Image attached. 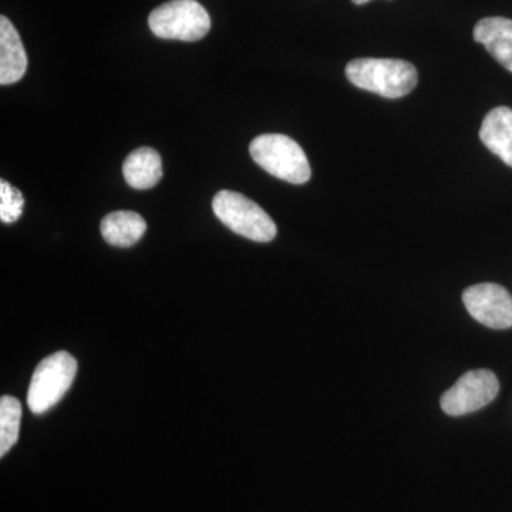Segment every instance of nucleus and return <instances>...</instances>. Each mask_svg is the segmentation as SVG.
Wrapping results in <instances>:
<instances>
[{
  "label": "nucleus",
  "mask_w": 512,
  "mask_h": 512,
  "mask_svg": "<svg viewBox=\"0 0 512 512\" xmlns=\"http://www.w3.org/2000/svg\"><path fill=\"white\" fill-rule=\"evenodd\" d=\"M346 77L353 86L386 99L407 96L419 83L416 67L400 59H355L346 66Z\"/></svg>",
  "instance_id": "f257e3e1"
},
{
  "label": "nucleus",
  "mask_w": 512,
  "mask_h": 512,
  "mask_svg": "<svg viewBox=\"0 0 512 512\" xmlns=\"http://www.w3.org/2000/svg\"><path fill=\"white\" fill-rule=\"evenodd\" d=\"M249 154L259 167L279 180L291 184H305L312 170L302 147L284 134H262L252 140Z\"/></svg>",
  "instance_id": "f03ea898"
},
{
  "label": "nucleus",
  "mask_w": 512,
  "mask_h": 512,
  "mask_svg": "<svg viewBox=\"0 0 512 512\" xmlns=\"http://www.w3.org/2000/svg\"><path fill=\"white\" fill-rule=\"evenodd\" d=\"M212 210L222 224L235 234L256 242H271L276 224L256 202L235 191H220L212 200Z\"/></svg>",
  "instance_id": "7ed1b4c3"
},
{
  "label": "nucleus",
  "mask_w": 512,
  "mask_h": 512,
  "mask_svg": "<svg viewBox=\"0 0 512 512\" xmlns=\"http://www.w3.org/2000/svg\"><path fill=\"white\" fill-rule=\"evenodd\" d=\"M151 32L160 39L198 42L211 29V18L197 0H171L148 18Z\"/></svg>",
  "instance_id": "20e7f679"
},
{
  "label": "nucleus",
  "mask_w": 512,
  "mask_h": 512,
  "mask_svg": "<svg viewBox=\"0 0 512 512\" xmlns=\"http://www.w3.org/2000/svg\"><path fill=\"white\" fill-rule=\"evenodd\" d=\"M77 373L76 359L70 353L56 352L37 365L28 390V406L33 414L49 412L72 387Z\"/></svg>",
  "instance_id": "39448f33"
},
{
  "label": "nucleus",
  "mask_w": 512,
  "mask_h": 512,
  "mask_svg": "<svg viewBox=\"0 0 512 512\" xmlns=\"http://www.w3.org/2000/svg\"><path fill=\"white\" fill-rule=\"evenodd\" d=\"M500 392V383L491 370L467 372L441 397V409L448 416H464L477 412L493 402Z\"/></svg>",
  "instance_id": "423d86ee"
},
{
  "label": "nucleus",
  "mask_w": 512,
  "mask_h": 512,
  "mask_svg": "<svg viewBox=\"0 0 512 512\" xmlns=\"http://www.w3.org/2000/svg\"><path fill=\"white\" fill-rule=\"evenodd\" d=\"M468 313L481 325L491 329H508L512 326V296L504 286L478 284L463 293Z\"/></svg>",
  "instance_id": "0eeeda50"
},
{
  "label": "nucleus",
  "mask_w": 512,
  "mask_h": 512,
  "mask_svg": "<svg viewBox=\"0 0 512 512\" xmlns=\"http://www.w3.org/2000/svg\"><path fill=\"white\" fill-rule=\"evenodd\" d=\"M28 70V55L18 30L6 16L0 18V84L18 83Z\"/></svg>",
  "instance_id": "6e6552de"
},
{
  "label": "nucleus",
  "mask_w": 512,
  "mask_h": 512,
  "mask_svg": "<svg viewBox=\"0 0 512 512\" xmlns=\"http://www.w3.org/2000/svg\"><path fill=\"white\" fill-rule=\"evenodd\" d=\"M474 39L481 43L501 66L512 73L511 19H481L474 28Z\"/></svg>",
  "instance_id": "1a4fd4ad"
},
{
  "label": "nucleus",
  "mask_w": 512,
  "mask_h": 512,
  "mask_svg": "<svg viewBox=\"0 0 512 512\" xmlns=\"http://www.w3.org/2000/svg\"><path fill=\"white\" fill-rule=\"evenodd\" d=\"M484 146L512 167V110L497 107L485 116L480 128Z\"/></svg>",
  "instance_id": "9d476101"
},
{
  "label": "nucleus",
  "mask_w": 512,
  "mask_h": 512,
  "mask_svg": "<svg viewBox=\"0 0 512 512\" xmlns=\"http://www.w3.org/2000/svg\"><path fill=\"white\" fill-rule=\"evenodd\" d=\"M123 175L134 190H150L163 178V161L160 154L150 147L137 148L126 158Z\"/></svg>",
  "instance_id": "9b49d317"
},
{
  "label": "nucleus",
  "mask_w": 512,
  "mask_h": 512,
  "mask_svg": "<svg viewBox=\"0 0 512 512\" xmlns=\"http://www.w3.org/2000/svg\"><path fill=\"white\" fill-rule=\"evenodd\" d=\"M147 224L141 215L131 211H117L106 215L100 231L104 241L113 247L130 248L146 234Z\"/></svg>",
  "instance_id": "f8f14e48"
},
{
  "label": "nucleus",
  "mask_w": 512,
  "mask_h": 512,
  "mask_svg": "<svg viewBox=\"0 0 512 512\" xmlns=\"http://www.w3.org/2000/svg\"><path fill=\"white\" fill-rule=\"evenodd\" d=\"M22 404L12 396L0 399V457L15 446L19 439Z\"/></svg>",
  "instance_id": "ddd939ff"
},
{
  "label": "nucleus",
  "mask_w": 512,
  "mask_h": 512,
  "mask_svg": "<svg viewBox=\"0 0 512 512\" xmlns=\"http://www.w3.org/2000/svg\"><path fill=\"white\" fill-rule=\"evenodd\" d=\"M25 208V198L18 188L5 180L0 181V220L3 224H13L19 220Z\"/></svg>",
  "instance_id": "4468645a"
},
{
  "label": "nucleus",
  "mask_w": 512,
  "mask_h": 512,
  "mask_svg": "<svg viewBox=\"0 0 512 512\" xmlns=\"http://www.w3.org/2000/svg\"><path fill=\"white\" fill-rule=\"evenodd\" d=\"M355 5H365V3L370 2V0H352Z\"/></svg>",
  "instance_id": "2eb2a0df"
}]
</instances>
